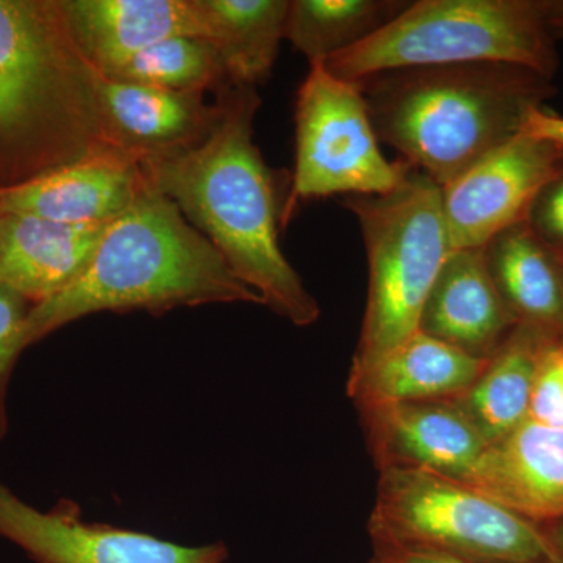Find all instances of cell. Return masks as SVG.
Listing matches in <instances>:
<instances>
[{
	"label": "cell",
	"mask_w": 563,
	"mask_h": 563,
	"mask_svg": "<svg viewBox=\"0 0 563 563\" xmlns=\"http://www.w3.org/2000/svg\"><path fill=\"white\" fill-rule=\"evenodd\" d=\"M542 528L550 542L558 550V553L563 558V518L562 520L554 521V523L543 525Z\"/></svg>",
	"instance_id": "obj_30"
},
{
	"label": "cell",
	"mask_w": 563,
	"mask_h": 563,
	"mask_svg": "<svg viewBox=\"0 0 563 563\" xmlns=\"http://www.w3.org/2000/svg\"><path fill=\"white\" fill-rule=\"evenodd\" d=\"M518 324L496 287L485 247L451 251L422 309L420 331L488 361Z\"/></svg>",
	"instance_id": "obj_15"
},
{
	"label": "cell",
	"mask_w": 563,
	"mask_h": 563,
	"mask_svg": "<svg viewBox=\"0 0 563 563\" xmlns=\"http://www.w3.org/2000/svg\"><path fill=\"white\" fill-rule=\"evenodd\" d=\"M562 340H563V331H562Z\"/></svg>",
	"instance_id": "obj_32"
},
{
	"label": "cell",
	"mask_w": 563,
	"mask_h": 563,
	"mask_svg": "<svg viewBox=\"0 0 563 563\" xmlns=\"http://www.w3.org/2000/svg\"><path fill=\"white\" fill-rule=\"evenodd\" d=\"M485 252L496 287L518 322L562 331L563 262L529 222L499 233Z\"/></svg>",
	"instance_id": "obj_19"
},
{
	"label": "cell",
	"mask_w": 563,
	"mask_h": 563,
	"mask_svg": "<svg viewBox=\"0 0 563 563\" xmlns=\"http://www.w3.org/2000/svg\"><path fill=\"white\" fill-rule=\"evenodd\" d=\"M146 187L140 162L109 147L16 187L0 188V214L73 225L110 224Z\"/></svg>",
	"instance_id": "obj_12"
},
{
	"label": "cell",
	"mask_w": 563,
	"mask_h": 563,
	"mask_svg": "<svg viewBox=\"0 0 563 563\" xmlns=\"http://www.w3.org/2000/svg\"><path fill=\"white\" fill-rule=\"evenodd\" d=\"M295 169L282 225L296 207L331 196H383L406 180L412 166L380 151L357 84L339 79L322 63L310 65L295 109Z\"/></svg>",
	"instance_id": "obj_8"
},
{
	"label": "cell",
	"mask_w": 563,
	"mask_h": 563,
	"mask_svg": "<svg viewBox=\"0 0 563 563\" xmlns=\"http://www.w3.org/2000/svg\"><path fill=\"white\" fill-rule=\"evenodd\" d=\"M109 225L0 214V284L33 306L46 301L79 279Z\"/></svg>",
	"instance_id": "obj_17"
},
{
	"label": "cell",
	"mask_w": 563,
	"mask_h": 563,
	"mask_svg": "<svg viewBox=\"0 0 563 563\" xmlns=\"http://www.w3.org/2000/svg\"><path fill=\"white\" fill-rule=\"evenodd\" d=\"M463 484L539 526L563 518V429L526 420L490 443Z\"/></svg>",
	"instance_id": "obj_14"
},
{
	"label": "cell",
	"mask_w": 563,
	"mask_h": 563,
	"mask_svg": "<svg viewBox=\"0 0 563 563\" xmlns=\"http://www.w3.org/2000/svg\"><path fill=\"white\" fill-rule=\"evenodd\" d=\"M410 2L404 0H290L285 40L310 65L358 46L390 24Z\"/></svg>",
	"instance_id": "obj_22"
},
{
	"label": "cell",
	"mask_w": 563,
	"mask_h": 563,
	"mask_svg": "<svg viewBox=\"0 0 563 563\" xmlns=\"http://www.w3.org/2000/svg\"><path fill=\"white\" fill-rule=\"evenodd\" d=\"M233 302L263 306L176 203L147 184L131 209L110 222L79 279L32 307L21 346L92 313L162 314Z\"/></svg>",
	"instance_id": "obj_2"
},
{
	"label": "cell",
	"mask_w": 563,
	"mask_h": 563,
	"mask_svg": "<svg viewBox=\"0 0 563 563\" xmlns=\"http://www.w3.org/2000/svg\"><path fill=\"white\" fill-rule=\"evenodd\" d=\"M499 63L553 80L559 57L542 0H418L372 38L322 63L339 79L387 70Z\"/></svg>",
	"instance_id": "obj_6"
},
{
	"label": "cell",
	"mask_w": 563,
	"mask_h": 563,
	"mask_svg": "<svg viewBox=\"0 0 563 563\" xmlns=\"http://www.w3.org/2000/svg\"><path fill=\"white\" fill-rule=\"evenodd\" d=\"M358 412L377 472L421 470L463 483L488 446L455 401L379 404Z\"/></svg>",
	"instance_id": "obj_11"
},
{
	"label": "cell",
	"mask_w": 563,
	"mask_h": 563,
	"mask_svg": "<svg viewBox=\"0 0 563 563\" xmlns=\"http://www.w3.org/2000/svg\"><path fill=\"white\" fill-rule=\"evenodd\" d=\"M533 563H563V558L561 554H559V555H555V558L544 559V561L533 562Z\"/></svg>",
	"instance_id": "obj_31"
},
{
	"label": "cell",
	"mask_w": 563,
	"mask_h": 563,
	"mask_svg": "<svg viewBox=\"0 0 563 563\" xmlns=\"http://www.w3.org/2000/svg\"><path fill=\"white\" fill-rule=\"evenodd\" d=\"M32 307L20 292L0 284V442L9 433L10 379L22 352V331Z\"/></svg>",
	"instance_id": "obj_24"
},
{
	"label": "cell",
	"mask_w": 563,
	"mask_h": 563,
	"mask_svg": "<svg viewBox=\"0 0 563 563\" xmlns=\"http://www.w3.org/2000/svg\"><path fill=\"white\" fill-rule=\"evenodd\" d=\"M203 29L231 85L255 87L272 77L285 40L290 0H198Z\"/></svg>",
	"instance_id": "obj_21"
},
{
	"label": "cell",
	"mask_w": 563,
	"mask_h": 563,
	"mask_svg": "<svg viewBox=\"0 0 563 563\" xmlns=\"http://www.w3.org/2000/svg\"><path fill=\"white\" fill-rule=\"evenodd\" d=\"M561 261H562V258H561ZM562 262H563V261H562Z\"/></svg>",
	"instance_id": "obj_33"
},
{
	"label": "cell",
	"mask_w": 563,
	"mask_h": 563,
	"mask_svg": "<svg viewBox=\"0 0 563 563\" xmlns=\"http://www.w3.org/2000/svg\"><path fill=\"white\" fill-rule=\"evenodd\" d=\"M544 22L555 43L563 41V0H542Z\"/></svg>",
	"instance_id": "obj_29"
},
{
	"label": "cell",
	"mask_w": 563,
	"mask_h": 563,
	"mask_svg": "<svg viewBox=\"0 0 563 563\" xmlns=\"http://www.w3.org/2000/svg\"><path fill=\"white\" fill-rule=\"evenodd\" d=\"M217 98L224 111L201 146L141 161V172L220 251L263 306L298 328L312 325L320 303L282 252L285 198L254 141L261 96L255 87L231 85Z\"/></svg>",
	"instance_id": "obj_1"
},
{
	"label": "cell",
	"mask_w": 563,
	"mask_h": 563,
	"mask_svg": "<svg viewBox=\"0 0 563 563\" xmlns=\"http://www.w3.org/2000/svg\"><path fill=\"white\" fill-rule=\"evenodd\" d=\"M101 74L60 0H0V188L109 150Z\"/></svg>",
	"instance_id": "obj_3"
},
{
	"label": "cell",
	"mask_w": 563,
	"mask_h": 563,
	"mask_svg": "<svg viewBox=\"0 0 563 563\" xmlns=\"http://www.w3.org/2000/svg\"><path fill=\"white\" fill-rule=\"evenodd\" d=\"M220 98L166 90L101 76L103 132L110 146L136 161L168 157L201 146L222 118Z\"/></svg>",
	"instance_id": "obj_13"
},
{
	"label": "cell",
	"mask_w": 563,
	"mask_h": 563,
	"mask_svg": "<svg viewBox=\"0 0 563 563\" xmlns=\"http://www.w3.org/2000/svg\"><path fill=\"white\" fill-rule=\"evenodd\" d=\"M369 563H472L437 551L420 548L396 547V544L373 543V559Z\"/></svg>",
	"instance_id": "obj_27"
},
{
	"label": "cell",
	"mask_w": 563,
	"mask_h": 563,
	"mask_svg": "<svg viewBox=\"0 0 563 563\" xmlns=\"http://www.w3.org/2000/svg\"><path fill=\"white\" fill-rule=\"evenodd\" d=\"M528 222L536 235L563 261V168L537 196Z\"/></svg>",
	"instance_id": "obj_26"
},
{
	"label": "cell",
	"mask_w": 563,
	"mask_h": 563,
	"mask_svg": "<svg viewBox=\"0 0 563 563\" xmlns=\"http://www.w3.org/2000/svg\"><path fill=\"white\" fill-rule=\"evenodd\" d=\"M550 332L520 322L470 390L454 399L488 444L528 420L533 380Z\"/></svg>",
	"instance_id": "obj_20"
},
{
	"label": "cell",
	"mask_w": 563,
	"mask_h": 563,
	"mask_svg": "<svg viewBox=\"0 0 563 563\" xmlns=\"http://www.w3.org/2000/svg\"><path fill=\"white\" fill-rule=\"evenodd\" d=\"M0 537L36 563H224V543L184 547L158 537L81 517L79 504L60 499L38 510L0 484Z\"/></svg>",
	"instance_id": "obj_9"
},
{
	"label": "cell",
	"mask_w": 563,
	"mask_h": 563,
	"mask_svg": "<svg viewBox=\"0 0 563 563\" xmlns=\"http://www.w3.org/2000/svg\"><path fill=\"white\" fill-rule=\"evenodd\" d=\"M368 531L373 543L472 563H533L559 555L542 526L461 481L421 470H380Z\"/></svg>",
	"instance_id": "obj_7"
},
{
	"label": "cell",
	"mask_w": 563,
	"mask_h": 563,
	"mask_svg": "<svg viewBox=\"0 0 563 563\" xmlns=\"http://www.w3.org/2000/svg\"><path fill=\"white\" fill-rule=\"evenodd\" d=\"M355 84L380 143L442 188L555 95L553 80L499 63L387 70Z\"/></svg>",
	"instance_id": "obj_4"
},
{
	"label": "cell",
	"mask_w": 563,
	"mask_h": 563,
	"mask_svg": "<svg viewBox=\"0 0 563 563\" xmlns=\"http://www.w3.org/2000/svg\"><path fill=\"white\" fill-rule=\"evenodd\" d=\"M60 7L70 36L101 76L158 41L206 36L198 0H60Z\"/></svg>",
	"instance_id": "obj_16"
},
{
	"label": "cell",
	"mask_w": 563,
	"mask_h": 563,
	"mask_svg": "<svg viewBox=\"0 0 563 563\" xmlns=\"http://www.w3.org/2000/svg\"><path fill=\"white\" fill-rule=\"evenodd\" d=\"M102 77L166 90L213 91L214 95L231 87L217 47L209 40L195 36L158 41Z\"/></svg>",
	"instance_id": "obj_23"
},
{
	"label": "cell",
	"mask_w": 563,
	"mask_h": 563,
	"mask_svg": "<svg viewBox=\"0 0 563 563\" xmlns=\"http://www.w3.org/2000/svg\"><path fill=\"white\" fill-rule=\"evenodd\" d=\"M562 331L548 333L536 380H533L528 417V420L539 424L559 429H563Z\"/></svg>",
	"instance_id": "obj_25"
},
{
	"label": "cell",
	"mask_w": 563,
	"mask_h": 563,
	"mask_svg": "<svg viewBox=\"0 0 563 563\" xmlns=\"http://www.w3.org/2000/svg\"><path fill=\"white\" fill-rule=\"evenodd\" d=\"M520 133L547 141L563 151V117L544 107L532 110L528 114Z\"/></svg>",
	"instance_id": "obj_28"
},
{
	"label": "cell",
	"mask_w": 563,
	"mask_h": 563,
	"mask_svg": "<svg viewBox=\"0 0 563 563\" xmlns=\"http://www.w3.org/2000/svg\"><path fill=\"white\" fill-rule=\"evenodd\" d=\"M562 168V150L523 133L484 155L442 188L453 251L485 247L528 221L537 196Z\"/></svg>",
	"instance_id": "obj_10"
},
{
	"label": "cell",
	"mask_w": 563,
	"mask_h": 563,
	"mask_svg": "<svg viewBox=\"0 0 563 563\" xmlns=\"http://www.w3.org/2000/svg\"><path fill=\"white\" fill-rule=\"evenodd\" d=\"M361 225L368 257V299L347 383L363 376L420 329L443 263L451 254L442 187L410 169L395 191L342 201Z\"/></svg>",
	"instance_id": "obj_5"
},
{
	"label": "cell",
	"mask_w": 563,
	"mask_h": 563,
	"mask_svg": "<svg viewBox=\"0 0 563 563\" xmlns=\"http://www.w3.org/2000/svg\"><path fill=\"white\" fill-rule=\"evenodd\" d=\"M485 363L418 329L373 368L347 383L362 407L390 402L454 401L470 390Z\"/></svg>",
	"instance_id": "obj_18"
}]
</instances>
